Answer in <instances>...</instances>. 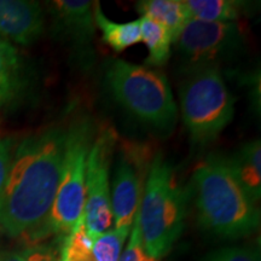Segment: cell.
Returning a JSON list of instances; mask_svg holds the SVG:
<instances>
[{"label":"cell","instance_id":"obj_1","mask_svg":"<svg viewBox=\"0 0 261 261\" xmlns=\"http://www.w3.org/2000/svg\"><path fill=\"white\" fill-rule=\"evenodd\" d=\"M68 128L51 127L19 143L0 196V225L10 237L37 241L56 196Z\"/></svg>","mask_w":261,"mask_h":261},{"label":"cell","instance_id":"obj_2","mask_svg":"<svg viewBox=\"0 0 261 261\" xmlns=\"http://www.w3.org/2000/svg\"><path fill=\"white\" fill-rule=\"evenodd\" d=\"M190 191L201 227L227 240L259 228L260 210L234 179L226 158L210 155L196 166Z\"/></svg>","mask_w":261,"mask_h":261},{"label":"cell","instance_id":"obj_3","mask_svg":"<svg viewBox=\"0 0 261 261\" xmlns=\"http://www.w3.org/2000/svg\"><path fill=\"white\" fill-rule=\"evenodd\" d=\"M188 192L162 152L150 162L138 210L143 248L152 259L165 256L184 230Z\"/></svg>","mask_w":261,"mask_h":261},{"label":"cell","instance_id":"obj_4","mask_svg":"<svg viewBox=\"0 0 261 261\" xmlns=\"http://www.w3.org/2000/svg\"><path fill=\"white\" fill-rule=\"evenodd\" d=\"M104 79L114 99L140 121L165 132L174 128L178 107L161 71L116 58L108 61Z\"/></svg>","mask_w":261,"mask_h":261},{"label":"cell","instance_id":"obj_5","mask_svg":"<svg viewBox=\"0 0 261 261\" xmlns=\"http://www.w3.org/2000/svg\"><path fill=\"white\" fill-rule=\"evenodd\" d=\"M179 89L180 114L194 145H207L223 132L234 114V97L219 67L184 71Z\"/></svg>","mask_w":261,"mask_h":261},{"label":"cell","instance_id":"obj_6","mask_svg":"<svg viewBox=\"0 0 261 261\" xmlns=\"http://www.w3.org/2000/svg\"><path fill=\"white\" fill-rule=\"evenodd\" d=\"M93 138L94 130L90 120L74 121L68 128L60 184L37 241L50 234L68 236L83 220L86 162Z\"/></svg>","mask_w":261,"mask_h":261},{"label":"cell","instance_id":"obj_7","mask_svg":"<svg viewBox=\"0 0 261 261\" xmlns=\"http://www.w3.org/2000/svg\"><path fill=\"white\" fill-rule=\"evenodd\" d=\"M116 133L113 128H103L97 133L91 145L86 162L85 178L84 224L91 240L96 241L114 224L110 202V167Z\"/></svg>","mask_w":261,"mask_h":261},{"label":"cell","instance_id":"obj_8","mask_svg":"<svg viewBox=\"0 0 261 261\" xmlns=\"http://www.w3.org/2000/svg\"><path fill=\"white\" fill-rule=\"evenodd\" d=\"M180 55L184 71L201 67H219L242 50L244 35L237 23L189 19L173 42Z\"/></svg>","mask_w":261,"mask_h":261},{"label":"cell","instance_id":"obj_9","mask_svg":"<svg viewBox=\"0 0 261 261\" xmlns=\"http://www.w3.org/2000/svg\"><path fill=\"white\" fill-rule=\"evenodd\" d=\"M144 151L132 146L119 150L110 187L115 228H130L142 201L149 171Z\"/></svg>","mask_w":261,"mask_h":261},{"label":"cell","instance_id":"obj_10","mask_svg":"<svg viewBox=\"0 0 261 261\" xmlns=\"http://www.w3.org/2000/svg\"><path fill=\"white\" fill-rule=\"evenodd\" d=\"M45 16L38 2L0 0V37L19 45H32L44 33Z\"/></svg>","mask_w":261,"mask_h":261},{"label":"cell","instance_id":"obj_11","mask_svg":"<svg viewBox=\"0 0 261 261\" xmlns=\"http://www.w3.org/2000/svg\"><path fill=\"white\" fill-rule=\"evenodd\" d=\"M94 3L90 0H55L50 3L58 33L83 54L91 51L94 38Z\"/></svg>","mask_w":261,"mask_h":261},{"label":"cell","instance_id":"obj_12","mask_svg":"<svg viewBox=\"0 0 261 261\" xmlns=\"http://www.w3.org/2000/svg\"><path fill=\"white\" fill-rule=\"evenodd\" d=\"M231 173L247 195L255 202L261 197V143L252 140L226 158Z\"/></svg>","mask_w":261,"mask_h":261},{"label":"cell","instance_id":"obj_13","mask_svg":"<svg viewBox=\"0 0 261 261\" xmlns=\"http://www.w3.org/2000/svg\"><path fill=\"white\" fill-rule=\"evenodd\" d=\"M24 71L15 46L0 37V108L14 103L24 89Z\"/></svg>","mask_w":261,"mask_h":261},{"label":"cell","instance_id":"obj_14","mask_svg":"<svg viewBox=\"0 0 261 261\" xmlns=\"http://www.w3.org/2000/svg\"><path fill=\"white\" fill-rule=\"evenodd\" d=\"M142 17L156 22L167 31L173 42L179 37L184 25L190 18L184 0H143L137 3Z\"/></svg>","mask_w":261,"mask_h":261},{"label":"cell","instance_id":"obj_15","mask_svg":"<svg viewBox=\"0 0 261 261\" xmlns=\"http://www.w3.org/2000/svg\"><path fill=\"white\" fill-rule=\"evenodd\" d=\"M94 23L103 33V40L114 51L121 52L127 47L133 46L142 41L140 38V21L136 19L132 22L119 23L109 19L104 15L99 3H94L93 9Z\"/></svg>","mask_w":261,"mask_h":261},{"label":"cell","instance_id":"obj_16","mask_svg":"<svg viewBox=\"0 0 261 261\" xmlns=\"http://www.w3.org/2000/svg\"><path fill=\"white\" fill-rule=\"evenodd\" d=\"M184 5L190 18L231 23L242 16L248 4L237 0H184Z\"/></svg>","mask_w":261,"mask_h":261},{"label":"cell","instance_id":"obj_17","mask_svg":"<svg viewBox=\"0 0 261 261\" xmlns=\"http://www.w3.org/2000/svg\"><path fill=\"white\" fill-rule=\"evenodd\" d=\"M140 21V38L149 51L145 60V67H163L171 57L173 39L171 34L151 19L142 17Z\"/></svg>","mask_w":261,"mask_h":261},{"label":"cell","instance_id":"obj_18","mask_svg":"<svg viewBox=\"0 0 261 261\" xmlns=\"http://www.w3.org/2000/svg\"><path fill=\"white\" fill-rule=\"evenodd\" d=\"M60 254L65 261H94L93 241L87 234L84 218L74 230L64 237Z\"/></svg>","mask_w":261,"mask_h":261},{"label":"cell","instance_id":"obj_19","mask_svg":"<svg viewBox=\"0 0 261 261\" xmlns=\"http://www.w3.org/2000/svg\"><path fill=\"white\" fill-rule=\"evenodd\" d=\"M130 228H114L98 237L93 242L94 261H119Z\"/></svg>","mask_w":261,"mask_h":261},{"label":"cell","instance_id":"obj_20","mask_svg":"<svg viewBox=\"0 0 261 261\" xmlns=\"http://www.w3.org/2000/svg\"><path fill=\"white\" fill-rule=\"evenodd\" d=\"M138 213V212H137ZM119 261H156L152 257H150L145 253L143 248L142 237H140L139 230V219L138 214H136L135 220L132 224V232H130L129 242L123 250V253L120 255Z\"/></svg>","mask_w":261,"mask_h":261},{"label":"cell","instance_id":"obj_21","mask_svg":"<svg viewBox=\"0 0 261 261\" xmlns=\"http://www.w3.org/2000/svg\"><path fill=\"white\" fill-rule=\"evenodd\" d=\"M205 261H260V253L252 247L223 248L210 254Z\"/></svg>","mask_w":261,"mask_h":261},{"label":"cell","instance_id":"obj_22","mask_svg":"<svg viewBox=\"0 0 261 261\" xmlns=\"http://www.w3.org/2000/svg\"><path fill=\"white\" fill-rule=\"evenodd\" d=\"M12 145L14 140L11 138H0V196L5 188L10 166H11Z\"/></svg>","mask_w":261,"mask_h":261},{"label":"cell","instance_id":"obj_23","mask_svg":"<svg viewBox=\"0 0 261 261\" xmlns=\"http://www.w3.org/2000/svg\"><path fill=\"white\" fill-rule=\"evenodd\" d=\"M27 261H60V254L51 246L28 248Z\"/></svg>","mask_w":261,"mask_h":261},{"label":"cell","instance_id":"obj_24","mask_svg":"<svg viewBox=\"0 0 261 261\" xmlns=\"http://www.w3.org/2000/svg\"><path fill=\"white\" fill-rule=\"evenodd\" d=\"M28 249L0 253V261H27Z\"/></svg>","mask_w":261,"mask_h":261},{"label":"cell","instance_id":"obj_25","mask_svg":"<svg viewBox=\"0 0 261 261\" xmlns=\"http://www.w3.org/2000/svg\"><path fill=\"white\" fill-rule=\"evenodd\" d=\"M60 261H65V260L63 259V257H62V256H61V254H60Z\"/></svg>","mask_w":261,"mask_h":261},{"label":"cell","instance_id":"obj_26","mask_svg":"<svg viewBox=\"0 0 261 261\" xmlns=\"http://www.w3.org/2000/svg\"><path fill=\"white\" fill-rule=\"evenodd\" d=\"M156 261H159V260H156Z\"/></svg>","mask_w":261,"mask_h":261}]
</instances>
